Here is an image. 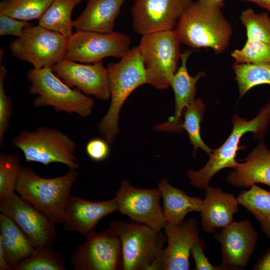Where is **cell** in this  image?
Returning a JSON list of instances; mask_svg holds the SVG:
<instances>
[{
  "mask_svg": "<svg viewBox=\"0 0 270 270\" xmlns=\"http://www.w3.org/2000/svg\"><path fill=\"white\" fill-rule=\"evenodd\" d=\"M232 68L238 88L239 100L256 86L270 85V62L262 64L234 62Z\"/></svg>",
  "mask_w": 270,
  "mask_h": 270,
  "instance_id": "obj_27",
  "label": "cell"
},
{
  "mask_svg": "<svg viewBox=\"0 0 270 270\" xmlns=\"http://www.w3.org/2000/svg\"><path fill=\"white\" fill-rule=\"evenodd\" d=\"M106 68L110 103L98 128L110 144L118 134L120 113L125 101L136 88L147 84V80L138 46L130 49L118 62L108 63Z\"/></svg>",
  "mask_w": 270,
  "mask_h": 270,
  "instance_id": "obj_2",
  "label": "cell"
},
{
  "mask_svg": "<svg viewBox=\"0 0 270 270\" xmlns=\"http://www.w3.org/2000/svg\"><path fill=\"white\" fill-rule=\"evenodd\" d=\"M56 75L68 86L87 96L107 100L110 98L106 68L102 61L83 64L63 58L52 67Z\"/></svg>",
  "mask_w": 270,
  "mask_h": 270,
  "instance_id": "obj_15",
  "label": "cell"
},
{
  "mask_svg": "<svg viewBox=\"0 0 270 270\" xmlns=\"http://www.w3.org/2000/svg\"><path fill=\"white\" fill-rule=\"evenodd\" d=\"M82 0H53L38 20V25L66 37L72 34L74 20L72 14Z\"/></svg>",
  "mask_w": 270,
  "mask_h": 270,
  "instance_id": "obj_25",
  "label": "cell"
},
{
  "mask_svg": "<svg viewBox=\"0 0 270 270\" xmlns=\"http://www.w3.org/2000/svg\"><path fill=\"white\" fill-rule=\"evenodd\" d=\"M168 246L164 248L160 260V270H188L192 248L201 240L198 221L190 218L178 224L166 222L164 228Z\"/></svg>",
  "mask_w": 270,
  "mask_h": 270,
  "instance_id": "obj_18",
  "label": "cell"
},
{
  "mask_svg": "<svg viewBox=\"0 0 270 270\" xmlns=\"http://www.w3.org/2000/svg\"><path fill=\"white\" fill-rule=\"evenodd\" d=\"M118 212L134 222L158 231L164 228L166 220L160 204L161 192L158 188H140L127 180L121 182L116 194Z\"/></svg>",
  "mask_w": 270,
  "mask_h": 270,
  "instance_id": "obj_12",
  "label": "cell"
},
{
  "mask_svg": "<svg viewBox=\"0 0 270 270\" xmlns=\"http://www.w3.org/2000/svg\"><path fill=\"white\" fill-rule=\"evenodd\" d=\"M124 0H88L82 12L74 20V28L76 32H113L115 20Z\"/></svg>",
  "mask_w": 270,
  "mask_h": 270,
  "instance_id": "obj_22",
  "label": "cell"
},
{
  "mask_svg": "<svg viewBox=\"0 0 270 270\" xmlns=\"http://www.w3.org/2000/svg\"><path fill=\"white\" fill-rule=\"evenodd\" d=\"M118 212L116 198L92 202L70 196L61 214L60 224L65 230L87 238L96 232L98 223L108 214Z\"/></svg>",
  "mask_w": 270,
  "mask_h": 270,
  "instance_id": "obj_17",
  "label": "cell"
},
{
  "mask_svg": "<svg viewBox=\"0 0 270 270\" xmlns=\"http://www.w3.org/2000/svg\"><path fill=\"white\" fill-rule=\"evenodd\" d=\"M270 121V98L253 119L247 120L234 114L232 118V130L225 142L209 154V160L202 168L198 170L191 169L187 172L190 184L198 189H206L218 172L225 168H236L238 164L236 158L237 152L243 148L239 146L241 138L245 134L252 132L256 138L262 140Z\"/></svg>",
  "mask_w": 270,
  "mask_h": 270,
  "instance_id": "obj_3",
  "label": "cell"
},
{
  "mask_svg": "<svg viewBox=\"0 0 270 270\" xmlns=\"http://www.w3.org/2000/svg\"><path fill=\"white\" fill-rule=\"evenodd\" d=\"M180 44L174 30L142 36L138 46L147 84L158 90L170 86L180 59Z\"/></svg>",
  "mask_w": 270,
  "mask_h": 270,
  "instance_id": "obj_8",
  "label": "cell"
},
{
  "mask_svg": "<svg viewBox=\"0 0 270 270\" xmlns=\"http://www.w3.org/2000/svg\"><path fill=\"white\" fill-rule=\"evenodd\" d=\"M240 20L246 29L247 40L270 43V18L267 12L256 13L247 8L241 12Z\"/></svg>",
  "mask_w": 270,
  "mask_h": 270,
  "instance_id": "obj_31",
  "label": "cell"
},
{
  "mask_svg": "<svg viewBox=\"0 0 270 270\" xmlns=\"http://www.w3.org/2000/svg\"><path fill=\"white\" fill-rule=\"evenodd\" d=\"M253 270H270V248L258 260Z\"/></svg>",
  "mask_w": 270,
  "mask_h": 270,
  "instance_id": "obj_38",
  "label": "cell"
},
{
  "mask_svg": "<svg viewBox=\"0 0 270 270\" xmlns=\"http://www.w3.org/2000/svg\"><path fill=\"white\" fill-rule=\"evenodd\" d=\"M7 70L0 66V146H2L4 136L9 128L12 112V104L10 98L6 94L4 89V82L7 75Z\"/></svg>",
  "mask_w": 270,
  "mask_h": 270,
  "instance_id": "obj_34",
  "label": "cell"
},
{
  "mask_svg": "<svg viewBox=\"0 0 270 270\" xmlns=\"http://www.w3.org/2000/svg\"><path fill=\"white\" fill-rule=\"evenodd\" d=\"M194 51L187 50L181 53L180 66L178 68L170 84L174 95V114L167 122L156 126L154 128L156 130L167 132H180L182 130L180 122L182 113L186 107L196 98V83L206 75L204 72H198L195 76H192L188 74L187 62Z\"/></svg>",
  "mask_w": 270,
  "mask_h": 270,
  "instance_id": "obj_19",
  "label": "cell"
},
{
  "mask_svg": "<svg viewBox=\"0 0 270 270\" xmlns=\"http://www.w3.org/2000/svg\"><path fill=\"white\" fill-rule=\"evenodd\" d=\"M53 0H1L0 14L28 21L39 20Z\"/></svg>",
  "mask_w": 270,
  "mask_h": 270,
  "instance_id": "obj_29",
  "label": "cell"
},
{
  "mask_svg": "<svg viewBox=\"0 0 270 270\" xmlns=\"http://www.w3.org/2000/svg\"><path fill=\"white\" fill-rule=\"evenodd\" d=\"M132 8V27L142 36L174 30L192 0H135Z\"/></svg>",
  "mask_w": 270,
  "mask_h": 270,
  "instance_id": "obj_14",
  "label": "cell"
},
{
  "mask_svg": "<svg viewBox=\"0 0 270 270\" xmlns=\"http://www.w3.org/2000/svg\"><path fill=\"white\" fill-rule=\"evenodd\" d=\"M109 143L104 138H93L86 146V151L89 158L96 162L104 160L110 152Z\"/></svg>",
  "mask_w": 270,
  "mask_h": 270,
  "instance_id": "obj_37",
  "label": "cell"
},
{
  "mask_svg": "<svg viewBox=\"0 0 270 270\" xmlns=\"http://www.w3.org/2000/svg\"><path fill=\"white\" fill-rule=\"evenodd\" d=\"M243 160L227 176L230 185L248 188L261 183L270 187V150L264 142L260 141Z\"/></svg>",
  "mask_w": 270,
  "mask_h": 270,
  "instance_id": "obj_21",
  "label": "cell"
},
{
  "mask_svg": "<svg viewBox=\"0 0 270 270\" xmlns=\"http://www.w3.org/2000/svg\"><path fill=\"white\" fill-rule=\"evenodd\" d=\"M28 21L0 14V36H14L18 38L22 36L25 28L32 26Z\"/></svg>",
  "mask_w": 270,
  "mask_h": 270,
  "instance_id": "obj_35",
  "label": "cell"
},
{
  "mask_svg": "<svg viewBox=\"0 0 270 270\" xmlns=\"http://www.w3.org/2000/svg\"><path fill=\"white\" fill-rule=\"evenodd\" d=\"M75 270H120L123 262L120 238L109 226L98 233L95 232L78 246L70 258Z\"/></svg>",
  "mask_w": 270,
  "mask_h": 270,
  "instance_id": "obj_11",
  "label": "cell"
},
{
  "mask_svg": "<svg viewBox=\"0 0 270 270\" xmlns=\"http://www.w3.org/2000/svg\"><path fill=\"white\" fill-rule=\"evenodd\" d=\"M78 175L76 170L70 168L64 176L44 178L32 169L22 166L15 192L56 224H60L63 208Z\"/></svg>",
  "mask_w": 270,
  "mask_h": 270,
  "instance_id": "obj_4",
  "label": "cell"
},
{
  "mask_svg": "<svg viewBox=\"0 0 270 270\" xmlns=\"http://www.w3.org/2000/svg\"><path fill=\"white\" fill-rule=\"evenodd\" d=\"M237 199L240 204L253 214L270 240V191L254 184L249 190L241 191Z\"/></svg>",
  "mask_w": 270,
  "mask_h": 270,
  "instance_id": "obj_26",
  "label": "cell"
},
{
  "mask_svg": "<svg viewBox=\"0 0 270 270\" xmlns=\"http://www.w3.org/2000/svg\"><path fill=\"white\" fill-rule=\"evenodd\" d=\"M214 238L220 244L222 264L240 270L248 264L256 248L258 233L250 220H234L216 232Z\"/></svg>",
  "mask_w": 270,
  "mask_h": 270,
  "instance_id": "obj_16",
  "label": "cell"
},
{
  "mask_svg": "<svg viewBox=\"0 0 270 270\" xmlns=\"http://www.w3.org/2000/svg\"><path fill=\"white\" fill-rule=\"evenodd\" d=\"M242 2H252L259 6L270 11V0H240Z\"/></svg>",
  "mask_w": 270,
  "mask_h": 270,
  "instance_id": "obj_40",
  "label": "cell"
},
{
  "mask_svg": "<svg viewBox=\"0 0 270 270\" xmlns=\"http://www.w3.org/2000/svg\"><path fill=\"white\" fill-rule=\"evenodd\" d=\"M0 242L6 262L12 270L28 258L36 246L10 217L0 214Z\"/></svg>",
  "mask_w": 270,
  "mask_h": 270,
  "instance_id": "obj_23",
  "label": "cell"
},
{
  "mask_svg": "<svg viewBox=\"0 0 270 270\" xmlns=\"http://www.w3.org/2000/svg\"><path fill=\"white\" fill-rule=\"evenodd\" d=\"M214 4L222 8L224 6V0H211Z\"/></svg>",
  "mask_w": 270,
  "mask_h": 270,
  "instance_id": "obj_41",
  "label": "cell"
},
{
  "mask_svg": "<svg viewBox=\"0 0 270 270\" xmlns=\"http://www.w3.org/2000/svg\"><path fill=\"white\" fill-rule=\"evenodd\" d=\"M62 255L51 246H36L32 254L13 270H66Z\"/></svg>",
  "mask_w": 270,
  "mask_h": 270,
  "instance_id": "obj_30",
  "label": "cell"
},
{
  "mask_svg": "<svg viewBox=\"0 0 270 270\" xmlns=\"http://www.w3.org/2000/svg\"><path fill=\"white\" fill-rule=\"evenodd\" d=\"M239 203L234 194L223 192L218 187L208 186L200 212L203 230L215 233L234 221V215L238 212Z\"/></svg>",
  "mask_w": 270,
  "mask_h": 270,
  "instance_id": "obj_20",
  "label": "cell"
},
{
  "mask_svg": "<svg viewBox=\"0 0 270 270\" xmlns=\"http://www.w3.org/2000/svg\"><path fill=\"white\" fill-rule=\"evenodd\" d=\"M205 110L202 100L198 98L188 105L184 110L181 129L186 132L190 144L194 146V156H196L198 148L204 150L208 155L213 150L205 144L200 136V122L203 120Z\"/></svg>",
  "mask_w": 270,
  "mask_h": 270,
  "instance_id": "obj_28",
  "label": "cell"
},
{
  "mask_svg": "<svg viewBox=\"0 0 270 270\" xmlns=\"http://www.w3.org/2000/svg\"><path fill=\"white\" fill-rule=\"evenodd\" d=\"M125 33L76 31L68 37L64 58L83 64H94L108 56L121 58L130 50Z\"/></svg>",
  "mask_w": 270,
  "mask_h": 270,
  "instance_id": "obj_10",
  "label": "cell"
},
{
  "mask_svg": "<svg viewBox=\"0 0 270 270\" xmlns=\"http://www.w3.org/2000/svg\"><path fill=\"white\" fill-rule=\"evenodd\" d=\"M0 270H12L8 265L4 252V248L0 242Z\"/></svg>",
  "mask_w": 270,
  "mask_h": 270,
  "instance_id": "obj_39",
  "label": "cell"
},
{
  "mask_svg": "<svg viewBox=\"0 0 270 270\" xmlns=\"http://www.w3.org/2000/svg\"><path fill=\"white\" fill-rule=\"evenodd\" d=\"M231 56L235 62L262 64L270 62V43L246 40L240 49H236Z\"/></svg>",
  "mask_w": 270,
  "mask_h": 270,
  "instance_id": "obj_33",
  "label": "cell"
},
{
  "mask_svg": "<svg viewBox=\"0 0 270 270\" xmlns=\"http://www.w3.org/2000/svg\"><path fill=\"white\" fill-rule=\"evenodd\" d=\"M12 143L13 148L22 150L28 162L45 166L58 162L72 169L79 168L75 142L58 130L40 126L34 130H23L12 140Z\"/></svg>",
  "mask_w": 270,
  "mask_h": 270,
  "instance_id": "obj_7",
  "label": "cell"
},
{
  "mask_svg": "<svg viewBox=\"0 0 270 270\" xmlns=\"http://www.w3.org/2000/svg\"></svg>",
  "mask_w": 270,
  "mask_h": 270,
  "instance_id": "obj_42",
  "label": "cell"
},
{
  "mask_svg": "<svg viewBox=\"0 0 270 270\" xmlns=\"http://www.w3.org/2000/svg\"><path fill=\"white\" fill-rule=\"evenodd\" d=\"M204 242L201 239L192 246L190 253L194 258L196 270H227L230 268L221 264L220 266H213L206 257L204 252Z\"/></svg>",
  "mask_w": 270,
  "mask_h": 270,
  "instance_id": "obj_36",
  "label": "cell"
},
{
  "mask_svg": "<svg viewBox=\"0 0 270 270\" xmlns=\"http://www.w3.org/2000/svg\"><path fill=\"white\" fill-rule=\"evenodd\" d=\"M0 211L14 220L35 246H51L56 240V223L15 192L0 199Z\"/></svg>",
  "mask_w": 270,
  "mask_h": 270,
  "instance_id": "obj_13",
  "label": "cell"
},
{
  "mask_svg": "<svg viewBox=\"0 0 270 270\" xmlns=\"http://www.w3.org/2000/svg\"><path fill=\"white\" fill-rule=\"evenodd\" d=\"M158 188L161 192L162 210L167 222L180 223L188 213L202 212L203 200L188 196L186 192L170 184L168 179L161 180L158 184Z\"/></svg>",
  "mask_w": 270,
  "mask_h": 270,
  "instance_id": "obj_24",
  "label": "cell"
},
{
  "mask_svg": "<svg viewBox=\"0 0 270 270\" xmlns=\"http://www.w3.org/2000/svg\"><path fill=\"white\" fill-rule=\"evenodd\" d=\"M68 38L38 24L32 25L9 48L12 56L31 64L34 68H52L64 58Z\"/></svg>",
  "mask_w": 270,
  "mask_h": 270,
  "instance_id": "obj_9",
  "label": "cell"
},
{
  "mask_svg": "<svg viewBox=\"0 0 270 270\" xmlns=\"http://www.w3.org/2000/svg\"><path fill=\"white\" fill-rule=\"evenodd\" d=\"M26 76L30 82L29 92L38 95L33 102L36 108L52 106L56 112L74 113L84 118L92 114L94 100L68 86L52 68H34L28 71Z\"/></svg>",
  "mask_w": 270,
  "mask_h": 270,
  "instance_id": "obj_6",
  "label": "cell"
},
{
  "mask_svg": "<svg viewBox=\"0 0 270 270\" xmlns=\"http://www.w3.org/2000/svg\"><path fill=\"white\" fill-rule=\"evenodd\" d=\"M121 242L123 270H160L166 235L148 226L122 220L110 222Z\"/></svg>",
  "mask_w": 270,
  "mask_h": 270,
  "instance_id": "obj_5",
  "label": "cell"
},
{
  "mask_svg": "<svg viewBox=\"0 0 270 270\" xmlns=\"http://www.w3.org/2000/svg\"><path fill=\"white\" fill-rule=\"evenodd\" d=\"M174 30L182 44L194 49L210 48L216 54L228 47L232 34L221 8L211 0L193 2Z\"/></svg>",
  "mask_w": 270,
  "mask_h": 270,
  "instance_id": "obj_1",
  "label": "cell"
},
{
  "mask_svg": "<svg viewBox=\"0 0 270 270\" xmlns=\"http://www.w3.org/2000/svg\"><path fill=\"white\" fill-rule=\"evenodd\" d=\"M22 166L17 154L0 152V199L14 192Z\"/></svg>",
  "mask_w": 270,
  "mask_h": 270,
  "instance_id": "obj_32",
  "label": "cell"
}]
</instances>
